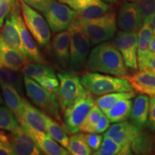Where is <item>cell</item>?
I'll list each match as a JSON object with an SVG mask.
<instances>
[{
    "mask_svg": "<svg viewBox=\"0 0 155 155\" xmlns=\"http://www.w3.org/2000/svg\"><path fill=\"white\" fill-rule=\"evenodd\" d=\"M36 82L41 86L42 88L50 93L55 94L57 93L59 88L60 82L58 81L56 76H42L36 79Z\"/></svg>",
    "mask_w": 155,
    "mask_h": 155,
    "instance_id": "d590c367",
    "label": "cell"
},
{
    "mask_svg": "<svg viewBox=\"0 0 155 155\" xmlns=\"http://www.w3.org/2000/svg\"><path fill=\"white\" fill-rule=\"evenodd\" d=\"M20 127L16 116L7 107L0 106V130L12 132Z\"/></svg>",
    "mask_w": 155,
    "mask_h": 155,
    "instance_id": "d6a6232c",
    "label": "cell"
},
{
    "mask_svg": "<svg viewBox=\"0 0 155 155\" xmlns=\"http://www.w3.org/2000/svg\"><path fill=\"white\" fill-rule=\"evenodd\" d=\"M141 129L131 122L125 121L117 122L108 127L105 135L119 144L131 147V142L140 132Z\"/></svg>",
    "mask_w": 155,
    "mask_h": 155,
    "instance_id": "9a60e30c",
    "label": "cell"
},
{
    "mask_svg": "<svg viewBox=\"0 0 155 155\" xmlns=\"http://www.w3.org/2000/svg\"><path fill=\"white\" fill-rule=\"evenodd\" d=\"M19 5L17 0H0V28L9 13Z\"/></svg>",
    "mask_w": 155,
    "mask_h": 155,
    "instance_id": "8d00e7d4",
    "label": "cell"
},
{
    "mask_svg": "<svg viewBox=\"0 0 155 155\" xmlns=\"http://www.w3.org/2000/svg\"><path fill=\"white\" fill-rule=\"evenodd\" d=\"M131 107L132 101L131 99L120 100L108 108L105 114L111 123L123 121L129 117Z\"/></svg>",
    "mask_w": 155,
    "mask_h": 155,
    "instance_id": "83f0119b",
    "label": "cell"
},
{
    "mask_svg": "<svg viewBox=\"0 0 155 155\" xmlns=\"http://www.w3.org/2000/svg\"><path fill=\"white\" fill-rule=\"evenodd\" d=\"M118 26L123 31L139 32L143 25L141 12L135 2H124L118 15Z\"/></svg>",
    "mask_w": 155,
    "mask_h": 155,
    "instance_id": "7c38bea8",
    "label": "cell"
},
{
    "mask_svg": "<svg viewBox=\"0 0 155 155\" xmlns=\"http://www.w3.org/2000/svg\"><path fill=\"white\" fill-rule=\"evenodd\" d=\"M47 117V114L32 106L25 98L22 121L20 125H27L35 130L45 131L46 128Z\"/></svg>",
    "mask_w": 155,
    "mask_h": 155,
    "instance_id": "ffe728a7",
    "label": "cell"
},
{
    "mask_svg": "<svg viewBox=\"0 0 155 155\" xmlns=\"http://www.w3.org/2000/svg\"><path fill=\"white\" fill-rule=\"evenodd\" d=\"M131 150L137 154H154L155 135L141 129L139 134L131 142Z\"/></svg>",
    "mask_w": 155,
    "mask_h": 155,
    "instance_id": "484cf974",
    "label": "cell"
},
{
    "mask_svg": "<svg viewBox=\"0 0 155 155\" xmlns=\"http://www.w3.org/2000/svg\"><path fill=\"white\" fill-rule=\"evenodd\" d=\"M114 45L121 54L125 66L138 69V34L137 32L119 31L114 40Z\"/></svg>",
    "mask_w": 155,
    "mask_h": 155,
    "instance_id": "9c48e42d",
    "label": "cell"
},
{
    "mask_svg": "<svg viewBox=\"0 0 155 155\" xmlns=\"http://www.w3.org/2000/svg\"><path fill=\"white\" fill-rule=\"evenodd\" d=\"M142 16L143 24L150 23L152 15L155 12V0H135Z\"/></svg>",
    "mask_w": 155,
    "mask_h": 155,
    "instance_id": "e575fe53",
    "label": "cell"
},
{
    "mask_svg": "<svg viewBox=\"0 0 155 155\" xmlns=\"http://www.w3.org/2000/svg\"><path fill=\"white\" fill-rule=\"evenodd\" d=\"M75 14L67 5L53 0L43 15L50 30L54 33L66 30Z\"/></svg>",
    "mask_w": 155,
    "mask_h": 155,
    "instance_id": "30bf717a",
    "label": "cell"
},
{
    "mask_svg": "<svg viewBox=\"0 0 155 155\" xmlns=\"http://www.w3.org/2000/svg\"><path fill=\"white\" fill-rule=\"evenodd\" d=\"M131 147L119 144L114 139L104 134L100 148L93 154L95 155H125L132 154Z\"/></svg>",
    "mask_w": 155,
    "mask_h": 155,
    "instance_id": "f1b7e54d",
    "label": "cell"
},
{
    "mask_svg": "<svg viewBox=\"0 0 155 155\" xmlns=\"http://www.w3.org/2000/svg\"><path fill=\"white\" fill-rule=\"evenodd\" d=\"M94 104V98L87 92L84 96L64 111V124L68 132L74 134L80 131L83 122Z\"/></svg>",
    "mask_w": 155,
    "mask_h": 155,
    "instance_id": "ba28073f",
    "label": "cell"
},
{
    "mask_svg": "<svg viewBox=\"0 0 155 155\" xmlns=\"http://www.w3.org/2000/svg\"><path fill=\"white\" fill-rule=\"evenodd\" d=\"M86 65L87 70L91 72L108 73L120 78L127 75L121 54L111 42L98 44L91 51Z\"/></svg>",
    "mask_w": 155,
    "mask_h": 155,
    "instance_id": "6da1fadb",
    "label": "cell"
},
{
    "mask_svg": "<svg viewBox=\"0 0 155 155\" xmlns=\"http://www.w3.org/2000/svg\"><path fill=\"white\" fill-rule=\"evenodd\" d=\"M59 88L56 95L62 111H65L87 94L80 78L73 73H59Z\"/></svg>",
    "mask_w": 155,
    "mask_h": 155,
    "instance_id": "8992f818",
    "label": "cell"
},
{
    "mask_svg": "<svg viewBox=\"0 0 155 155\" xmlns=\"http://www.w3.org/2000/svg\"><path fill=\"white\" fill-rule=\"evenodd\" d=\"M84 136L91 150L96 152L100 148L103 141L102 135L96 133H87L84 134Z\"/></svg>",
    "mask_w": 155,
    "mask_h": 155,
    "instance_id": "74e56055",
    "label": "cell"
},
{
    "mask_svg": "<svg viewBox=\"0 0 155 155\" xmlns=\"http://www.w3.org/2000/svg\"><path fill=\"white\" fill-rule=\"evenodd\" d=\"M129 1H131V2H135V0H129Z\"/></svg>",
    "mask_w": 155,
    "mask_h": 155,
    "instance_id": "f907efd6",
    "label": "cell"
},
{
    "mask_svg": "<svg viewBox=\"0 0 155 155\" xmlns=\"http://www.w3.org/2000/svg\"><path fill=\"white\" fill-rule=\"evenodd\" d=\"M59 2H63V3H65L66 2L67 0H58Z\"/></svg>",
    "mask_w": 155,
    "mask_h": 155,
    "instance_id": "681fc988",
    "label": "cell"
},
{
    "mask_svg": "<svg viewBox=\"0 0 155 155\" xmlns=\"http://www.w3.org/2000/svg\"><path fill=\"white\" fill-rule=\"evenodd\" d=\"M68 30L71 34L69 68L73 71H78L86 65L91 42L83 32L79 19L75 14Z\"/></svg>",
    "mask_w": 155,
    "mask_h": 155,
    "instance_id": "277c9868",
    "label": "cell"
},
{
    "mask_svg": "<svg viewBox=\"0 0 155 155\" xmlns=\"http://www.w3.org/2000/svg\"><path fill=\"white\" fill-rule=\"evenodd\" d=\"M70 42L71 34L68 30L56 35L51 43L52 52L55 61L60 67L64 69L69 67Z\"/></svg>",
    "mask_w": 155,
    "mask_h": 155,
    "instance_id": "2e32d148",
    "label": "cell"
},
{
    "mask_svg": "<svg viewBox=\"0 0 155 155\" xmlns=\"http://www.w3.org/2000/svg\"><path fill=\"white\" fill-rule=\"evenodd\" d=\"M15 20L19 30L24 55L30 61L38 62V63H45L44 58L42 57L35 42L32 38V35L29 32L28 29L25 24L24 19L20 15L19 7H17L15 12Z\"/></svg>",
    "mask_w": 155,
    "mask_h": 155,
    "instance_id": "8fae6325",
    "label": "cell"
},
{
    "mask_svg": "<svg viewBox=\"0 0 155 155\" xmlns=\"http://www.w3.org/2000/svg\"><path fill=\"white\" fill-rule=\"evenodd\" d=\"M18 7L19 6L17 5L5 18V23L1 28L2 30L0 32V37L9 45L19 50L24 54L19 30L17 28L16 20H15V12Z\"/></svg>",
    "mask_w": 155,
    "mask_h": 155,
    "instance_id": "ac0fdd59",
    "label": "cell"
},
{
    "mask_svg": "<svg viewBox=\"0 0 155 155\" xmlns=\"http://www.w3.org/2000/svg\"><path fill=\"white\" fill-rule=\"evenodd\" d=\"M147 127L150 131L152 132L155 131V96H152L150 98Z\"/></svg>",
    "mask_w": 155,
    "mask_h": 155,
    "instance_id": "60d3db41",
    "label": "cell"
},
{
    "mask_svg": "<svg viewBox=\"0 0 155 155\" xmlns=\"http://www.w3.org/2000/svg\"><path fill=\"white\" fill-rule=\"evenodd\" d=\"M150 71L155 73V53H152L145 62L142 71Z\"/></svg>",
    "mask_w": 155,
    "mask_h": 155,
    "instance_id": "ee69618b",
    "label": "cell"
},
{
    "mask_svg": "<svg viewBox=\"0 0 155 155\" xmlns=\"http://www.w3.org/2000/svg\"></svg>",
    "mask_w": 155,
    "mask_h": 155,
    "instance_id": "f5cc1de1",
    "label": "cell"
},
{
    "mask_svg": "<svg viewBox=\"0 0 155 155\" xmlns=\"http://www.w3.org/2000/svg\"><path fill=\"white\" fill-rule=\"evenodd\" d=\"M19 2L25 24L32 38L40 46L45 47L48 45L51 39V33L47 21L40 13L22 0H19Z\"/></svg>",
    "mask_w": 155,
    "mask_h": 155,
    "instance_id": "52a82bcc",
    "label": "cell"
},
{
    "mask_svg": "<svg viewBox=\"0 0 155 155\" xmlns=\"http://www.w3.org/2000/svg\"><path fill=\"white\" fill-rule=\"evenodd\" d=\"M102 113L103 112L100 108L95 104L91 108L84 121L83 122L80 128V131L85 133H93Z\"/></svg>",
    "mask_w": 155,
    "mask_h": 155,
    "instance_id": "836d02e7",
    "label": "cell"
},
{
    "mask_svg": "<svg viewBox=\"0 0 155 155\" xmlns=\"http://www.w3.org/2000/svg\"><path fill=\"white\" fill-rule=\"evenodd\" d=\"M133 89L140 94L155 96V73L150 71H139L134 74L126 75Z\"/></svg>",
    "mask_w": 155,
    "mask_h": 155,
    "instance_id": "e0dca14e",
    "label": "cell"
},
{
    "mask_svg": "<svg viewBox=\"0 0 155 155\" xmlns=\"http://www.w3.org/2000/svg\"><path fill=\"white\" fill-rule=\"evenodd\" d=\"M22 126V125H21ZM22 127L32 137L38 145L42 154L48 155H68L71 154L69 151L65 150L63 146L44 131H38L27 125Z\"/></svg>",
    "mask_w": 155,
    "mask_h": 155,
    "instance_id": "5bb4252c",
    "label": "cell"
},
{
    "mask_svg": "<svg viewBox=\"0 0 155 155\" xmlns=\"http://www.w3.org/2000/svg\"><path fill=\"white\" fill-rule=\"evenodd\" d=\"M153 37H154V32L150 23H144L138 33L137 58H138V68L139 71H142L145 62L152 53L150 50V45Z\"/></svg>",
    "mask_w": 155,
    "mask_h": 155,
    "instance_id": "44dd1931",
    "label": "cell"
},
{
    "mask_svg": "<svg viewBox=\"0 0 155 155\" xmlns=\"http://www.w3.org/2000/svg\"><path fill=\"white\" fill-rule=\"evenodd\" d=\"M23 75L36 80L42 76H56L55 71L50 65L45 63H38V62L28 61L24 66L20 69Z\"/></svg>",
    "mask_w": 155,
    "mask_h": 155,
    "instance_id": "4316f807",
    "label": "cell"
},
{
    "mask_svg": "<svg viewBox=\"0 0 155 155\" xmlns=\"http://www.w3.org/2000/svg\"><path fill=\"white\" fill-rule=\"evenodd\" d=\"M150 50L151 52L153 53H155V34L154 37H153L152 41L151 42V45H150Z\"/></svg>",
    "mask_w": 155,
    "mask_h": 155,
    "instance_id": "bcb514c9",
    "label": "cell"
},
{
    "mask_svg": "<svg viewBox=\"0 0 155 155\" xmlns=\"http://www.w3.org/2000/svg\"><path fill=\"white\" fill-rule=\"evenodd\" d=\"M81 81L85 89L94 96L133 91L130 83L124 78H119L97 73H87L83 75Z\"/></svg>",
    "mask_w": 155,
    "mask_h": 155,
    "instance_id": "7a4b0ae2",
    "label": "cell"
},
{
    "mask_svg": "<svg viewBox=\"0 0 155 155\" xmlns=\"http://www.w3.org/2000/svg\"><path fill=\"white\" fill-rule=\"evenodd\" d=\"M21 71L15 70L0 61V82L13 87L21 96H24V81Z\"/></svg>",
    "mask_w": 155,
    "mask_h": 155,
    "instance_id": "cb8c5ba5",
    "label": "cell"
},
{
    "mask_svg": "<svg viewBox=\"0 0 155 155\" xmlns=\"http://www.w3.org/2000/svg\"><path fill=\"white\" fill-rule=\"evenodd\" d=\"M79 22L83 32L90 40L92 45L108 40L116 32V14L114 12H108L98 18Z\"/></svg>",
    "mask_w": 155,
    "mask_h": 155,
    "instance_id": "5b68a950",
    "label": "cell"
},
{
    "mask_svg": "<svg viewBox=\"0 0 155 155\" xmlns=\"http://www.w3.org/2000/svg\"><path fill=\"white\" fill-rule=\"evenodd\" d=\"M27 5L43 13L48 9L53 0H22Z\"/></svg>",
    "mask_w": 155,
    "mask_h": 155,
    "instance_id": "ab89813d",
    "label": "cell"
},
{
    "mask_svg": "<svg viewBox=\"0 0 155 155\" xmlns=\"http://www.w3.org/2000/svg\"><path fill=\"white\" fill-rule=\"evenodd\" d=\"M110 122L108 118L104 113H102L99 119H98V123L96 124L93 133L96 134H101L105 132V131L108 129L110 127Z\"/></svg>",
    "mask_w": 155,
    "mask_h": 155,
    "instance_id": "b9f144b4",
    "label": "cell"
},
{
    "mask_svg": "<svg viewBox=\"0 0 155 155\" xmlns=\"http://www.w3.org/2000/svg\"><path fill=\"white\" fill-rule=\"evenodd\" d=\"M154 154H155V152H154Z\"/></svg>",
    "mask_w": 155,
    "mask_h": 155,
    "instance_id": "816d5d0a",
    "label": "cell"
},
{
    "mask_svg": "<svg viewBox=\"0 0 155 155\" xmlns=\"http://www.w3.org/2000/svg\"><path fill=\"white\" fill-rule=\"evenodd\" d=\"M12 150L14 155L43 154L32 137L20 125L9 135Z\"/></svg>",
    "mask_w": 155,
    "mask_h": 155,
    "instance_id": "4fadbf2b",
    "label": "cell"
},
{
    "mask_svg": "<svg viewBox=\"0 0 155 155\" xmlns=\"http://www.w3.org/2000/svg\"><path fill=\"white\" fill-rule=\"evenodd\" d=\"M135 93L134 91H124V92H114L110 94H104L97 98L95 100L96 104L103 113L106 114L108 108H111L114 104L120 100L131 99L134 97Z\"/></svg>",
    "mask_w": 155,
    "mask_h": 155,
    "instance_id": "4dcf8cb0",
    "label": "cell"
},
{
    "mask_svg": "<svg viewBox=\"0 0 155 155\" xmlns=\"http://www.w3.org/2000/svg\"><path fill=\"white\" fill-rule=\"evenodd\" d=\"M68 150L73 155H89L92 150L87 144L84 134H75L69 138V146Z\"/></svg>",
    "mask_w": 155,
    "mask_h": 155,
    "instance_id": "1f68e13d",
    "label": "cell"
},
{
    "mask_svg": "<svg viewBox=\"0 0 155 155\" xmlns=\"http://www.w3.org/2000/svg\"><path fill=\"white\" fill-rule=\"evenodd\" d=\"M28 58L19 50L11 47L0 37V61L12 68L20 71Z\"/></svg>",
    "mask_w": 155,
    "mask_h": 155,
    "instance_id": "603a6c76",
    "label": "cell"
},
{
    "mask_svg": "<svg viewBox=\"0 0 155 155\" xmlns=\"http://www.w3.org/2000/svg\"><path fill=\"white\" fill-rule=\"evenodd\" d=\"M150 101V98L148 95L140 94L136 97L132 104L129 118L131 123L139 129H144L147 127Z\"/></svg>",
    "mask_w": 155,
    "mask_h": 155,
    "instance_id": "d6986e66",
    "label": "cell"
},
{
    "mask_svg": "<svg viewBox=\"0 0 155 155\" xmlns=\"http://www.w3.org/2000/svg\"><path fill=\"white\" fill-rule=\"evenodd\" d=\"M0 155H14L9 136L2 131H0Z\"/></svg>",
    "mask_w": 155,
    "mask_h": 155,
    "instance_id": "f35d334b",
    "label": "cell"
},
{
    "mask_svg": "<svg viewBox=\"0 0 155 155\" xmlns=\"http://www.w3.org/2000/svg\"><path fill=\"white\" fill-rule=\"evenodd\" d=\"M2 96L6 106L15 114L19 123L22 121V113L24 108L25 97L21 96L13 87L0 82Z\"/></svg>",
    "mask_w": 155,
    "mask_h": 155,
    "instance_id": "7402d4cb",
    "label": "cell"
},
{
    "mask_svg": "<svg viewBox=\"0 0 155 155\" xmlns=\"http://www.w3.org/2000/svg\"><path fill=\"white\" fill-rule=\"evenodd\" d=\"M150 25L152 27V29L153 30V32H154V35L155 34V12L153 14L152 18L150 19Z\"/></svg>",
    "mask_w": 155,
    "mask_h": 155,
    "instance_id": "f6af8a7d",
    "label": "cell"
},
{
    "mask_svg": "<svg viewBox=\"0 0 155 155\" xmlns=\"http://www.w3.org/2000/svg\"><path fill=\"white\" fill-rule=\"evenodd\" d=\"M66 131V129L63 127V124L48 116L45 131L54 140L68 150L69 146V138Z\"/></svg>",
    "mask_w": 155,
    "mask_h": 155,
    "instance_id": "f546056e",
    "label": "cell"
},
{
    "mask_svg": "<svg viewBox=\"0 0 155 155\" xmlns=\"http://www.w3.org/2000/svg\"><path fill=\"white\" fill-rule=\"evenodd\" d=\"M111 6L101 0H94L82 9L75 11L79 20H88L98 18L110 10Z\"/></svg>",
    "mask_w": 155,
    "mask_h": 155,
    "instance_id": "d4e9b609",
    "label": "cell"
},
{
    "mask_svg": "<svg viewBox=\"0 0 155 155\" xmlns=\"http://www.w3.org/2000/svg\"><path fill=\"white\" fill-rule=\"evenodd\" d=\"M25 90L32 102L48 116L63 124L59 111V103L55 94L50 93L42 88L33 79L23 77Z\"/></svg>",
    "mask_w": 155,
    "mask_h": 155,
    "instance_id": "3957f363",
    "label": "cell"
},
{
    "mask_svg": "<svg viewBox=\"0 0 155 155\" xmlns=\"http://www.w3.org/2000/svg\"><path fill=\"white\" fill-rule=\"evenodd\" d=\"M3 101H4L3 96L1 94V92H0V105H2V104H3Z\"/></svg>",
    "mask_w": 155,
    "mask_h": 155,
    "instance_id": "7dc6e473",
    "label": "cell"
},
{
    "mask_svg": "<svg viewBox=\"0 0 155 155\" xmlns=\"http://www.w3.org/2000/svg\"><path fill=\"white\" fill-rule=\"evenodd\" d=\"M104 1H106V2H108L114 3V2H117L118 0H104Z\"/></svg>",
    "mask_w": 155,
    "mask_h": 155,
    "instance_id": "c3c4849f",
    "label": "cell"
},
{
    "mask_svg": "<svg viewBox=\"0 0 155 155\" xmlns=\"http://www.w3.org/2000/svg\"><path fill=\"white\" fill-rule=\"evenodd\" d=\"M94 0H67L66 4H68L71 8L75 9V11L83 8L85 6L88 5Z\"/></svg>",
    "mask_w": 155,
    "mask_h": 155,
    "instance_id": "7bdbcfd3",
    "label": "cell"
}]
</instances>
